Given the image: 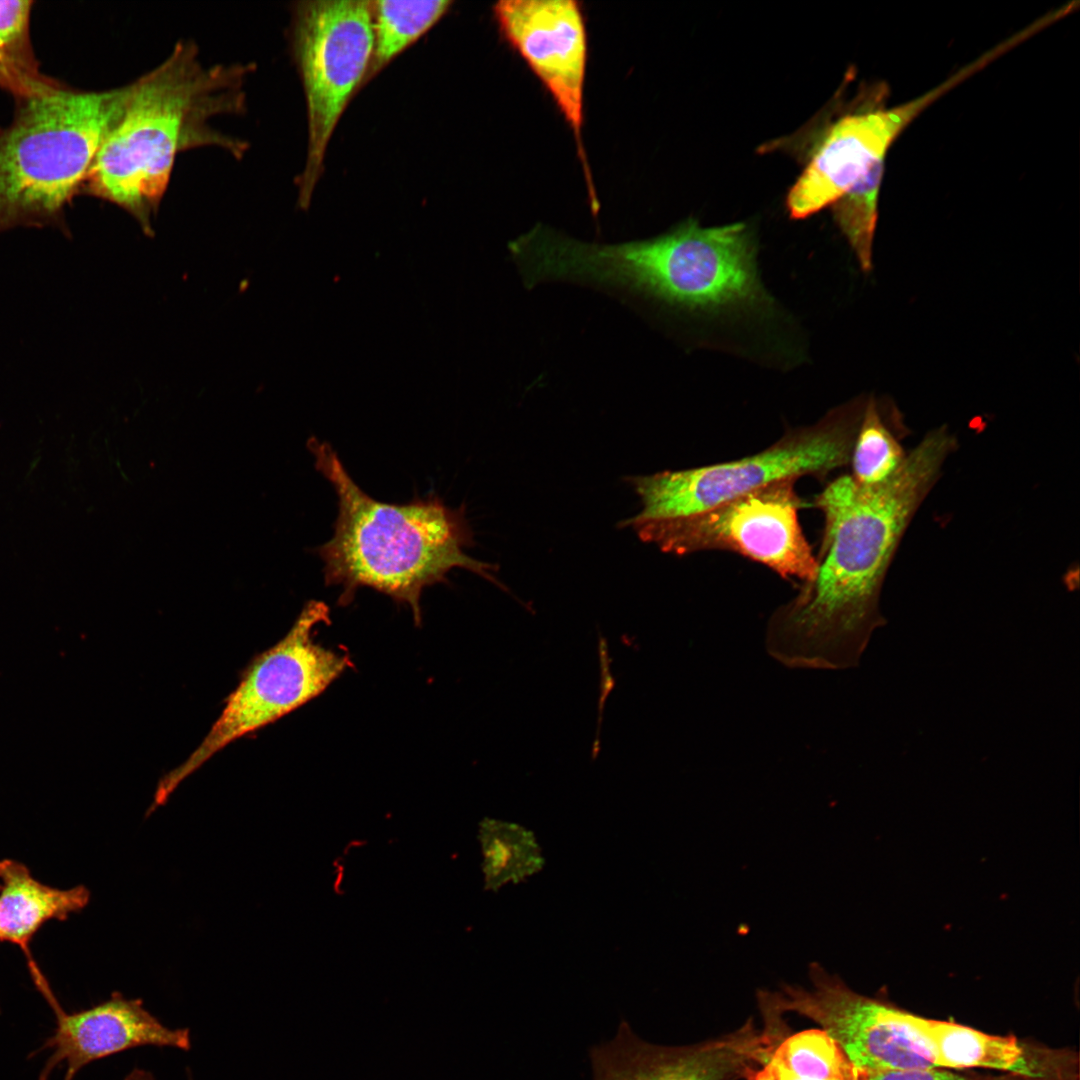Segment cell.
<instances>
[{
    "label": "cell",
    "instance_id": "4fadbf2b",
    "mask_svg": "<svg viewBox=\"0 0 1080 1080\" xmlns=\"http://www.w3.org/2000/svg\"><path fill=\"white\" fill-rule=\"evenodd\" d=\"M777 1038L749 1021L715 1040L662 1046L643 1040L623 1021L610 1040L591 1049L592 1080H740L764 1064Z\"/></svg>",
    "mask_w": 1080,
    "mask_h": 1080
},
{
    "label": "cell",
    "instance_id": "5bb4252c",
    "mask_svg": "<svg viewBox=\"0 0 1080 1080\" xmlns=\"http://www.w3.org/2000/svg\"><path fill=\"white\" fill-rule=\"evenodd\" d=\"M42 994L52 1007L56 1025L37 1050L51 1051L38 1080H48L61 1066H65L63 1080H74L86 1065L138 1047L191 1049L190 1030L165 1026L140 998L128 999L115 991L97 1005L68 1013L51 989Z\"/></svg>",
    "mask_w": 1080,
    "mask_h": 1080
},
{
    "label": "cell",
    "instance_id": "44dd1931",
    "mask_svg": "<svg viewBox=\"0 0 1080 1080\" xmlns=\"http://www.w3.org/2000/svg\"><path fill=\"white\" fill-rule=\"evenodd\" d=\"M31 5V1H0V86L21 98L55 84L40 74L32 55Z\"/></svg>",
    "mask_w": 1080,
    "mask_h": 1080
},
{
    "label": "cell",
    "instance_id": "5b68a950",
    "mask_svg": "<svg viewBox=\"0 0 1080 1080\" xmlns=\"http://www.w3.org/2000/svg\"><path fill=\"white\" fill-rule=\"evenodd\" d=\"M129 85L78 91L56 84L26 97L0 131V232L54 226L83 187L94 158L120 118Z\"/></svg>",
    "mask_w": 1080,
    "mask_h": 1080
},
{
    "label": "cell",
    "instance_id": "3957f363",
    "mask_svg": "<svg viewBox=\"0 0 1080 1080\" xmlns=\"http://www.w3.org/2000/svg\"><path fill=\"white\" fill-rule=\"evenodd\" d=\"M252 64L205 66L192 41L129 85L123 112L99 148L82 189L128 212L149 236L179 153L214 146L241 158L247 142L216 129L241 114Z\"/></svg>",
    "mask_w": 1080,
    "mask_h": 1080
},
{
    "label": "cell",
    "instance_id": "cb8c5ba5",
    "mask_svg": "<svg viewBox=\"0 0 1080 1080\" xmlns=\"http://www.w3.org/2000/svg\"><path fill=\"white\" fill-rule=\"evenodd\" d=\"M188 1080H193L192 1072L187 1068ZM124 1080H156L154 1075L143 1068L134 1067L124 1078Z\"/></svg>",
    "mask_w": 1080,
    "mask_h": 1080
},
{
    "label": "cell",
    "instance_id": "9c48e42d",
    "mask_svg": "<svg viewBox=\"0 0 1080 1080\" xmlns=\"http://www.w3.org/2000/svg\"><path fill=\"white\" fill-rule=\"evenodd\" d=\"M774 482L709 509L631 528L664 553L720 550L739 554L786 580H809L816 560L799 522L795 483Z\"/></svg>",
    "mask_w": 1080,
    "mask_h": 1080
},
{
    "label": "cell",
    "instance_id": "7a4b0ae2",
    "mask_svg": "<svg viewBox=\"0 0 1080 1080\" xmlns=\"http://www.w3.org/2000/svg\"><path fill=\"white\" fill-rule=\"evenodd\" d=\"M524 270L535 287L590 288L646 316L766 300L744 223L702 227L687 219L660 235L616 243L583 241L543 226L527 242Z\"/></svg>",
    "mask_w": 1080,
    "mask_h": 1080
},
{
    "label": "cell",
    "instance_id": "7402d4cb",
    "mask_svg": "<svg viewBox=\"0 0 1080 1080\" xmlns=\"http://www.w3.org/2000/svg\"><path fill=\"white\" fill-rule=\"evenodd\" d=\"M884 161L877 162L832 206L833 219L852 248L861 269H872L878 195Z\"/></svg>",
    "mask_w": 1080,
    "mask_h": 1080
},
{
    "label": "cell",
    "instance_id": "7c38bea8",
    "mask_svg": "<svg viewBox=\"0 0 1080 1080\" xmlns=\"http://www.w3.org/2000/svg\"><path fill=\"white\" fill-rule=\"evenodd\" d=\"M505 39L548 90L581 143L587 33L580 3L573 0H503L493 7Z\"/></svg>",
    "mask_w": 1080,
    "mask_h": 1080
},
{
    "label": "cell",
    "instance_id": "ba28073f",
    "mask_svg": "<svg viewBox=\"0 0 1080 1080\" xmlns=\"http://www.w3.org/2000/svg\"><path fill=\"white\" fill-rule=\"evenodd\" d=\"M292 49L308 118V149L298 203L309 206L332 133L354 91L367 78L374 51L372 1L297 4Z\"/></svg>",
    "mask_w": 1080,
    "mask_h": 1080
},
{
    "label": "cell",
    "instance_id": "d6986e66",
    "mask_svg": "<svg viewBox=\"0 0 1080 1080\" xmlns=\"http://www.w3.org/2000/svg\"><path fill=\"white\" fill-rule=\"evenodd\" d=\"M478 840L485 890L495 892L508 883H519L544 867L545 858L534 833L520 824L484 818L479 823Z\"/></svg>",
    "mask_w": 1080,
    "mask_h": 1080
},
{
    "label": "cell",
    "instance_id": "2e32d148",
    "mask_svg": "<svg viewBox=\"0 0 1080 1080\" xmlns=\"http://www.w3.org/2000/svg\"><path fill=\"white\" fill-rule=\"evenodd\" d=\"M0 941L20 947L26 956L32 977L41 972L29 944L46 922L66 920L82 910L90 900L84 886L58 889L36 880L22 863L0 860Z\"/></svg>",
    "mask_w": 1080,
    "mask_h": 1080
},
{
    "label": "cell",
    "instance_id": "6da1fadb",
    "mask_svg": "<svg viewBox=\"0 0 1080 1080\" xmlns=\"http://www.w3.org/2000/svg\"><path fill=\"white\" fill-rule=\"evenodd\" d=\"M953 453L946 436L930 431L881 485L860 487L848 474L815 496L824 519L815 571L768 620L773 658L790 668L859 664L873 632L886 623L880 598L898 546Z\"/></svg>",
    "mask_w": 1080,
    "mask_h": 1080
},
{
    "label": "cell",
    "instance_id": "52a82bcc",
    "mask_svg": "<svg viewBox=\"0 0 1080 1080\" xmlns=\"http://www.w3.org/2000/svg\"><path fill=\"white\" fill-rule=\"evenodd\" d=\"M329 612L324 602L308 601L288 633L255 658L202 742L160 780L150 812L214 754L312 700L352 666L344 651L314 639L316 627L330 622Z\"/></svg>",
    "mask_w": 1080,
    "mask_h": 1080
},
{
    "label": "cell",
    "instance_id": "30bf717a",
    "mask_svg": "<svg viewBox=\"0 0 1080 1080\" xmlns=\"http://www.w3.org/2000/svg\"><path fill=\"white\" fill-rule=\"evenodd\" d=\"M811 986L783 985L760 992L767 1020L793 1012L820 1025L851 1064L867 1075L906 1069L937 1068L911 1039L900 1009L850 989L822 966H810Z\"/></svg>",
    "mask_w": 1080,
    "mask_h": 1080
},
{
    "label": "cell",
    "instance_id": "ac0fdd59",
    "mask_svg": "<svg viewBox=\"0 0 1080 1080\" xmlns=\"http://www.w3.org/2000/svg\"><path fill=\"white\" fill-rule=\"evenodd\" d=\"M762 1066L771 1080L866 1079L822 1029L798 1032L777 1042Z\"/></svg>",
    "mask_w": 1080,
    "mask_h": 1080
},
{
    "label": "cell",
    "instance_id": "8992f818",
    "mask_svg": "<svg viewBox=\"0 0 1080 1080\" xmlns=\"http://www.w3.org/2000/svg\"><path fill=\"white\" fill-rule=\"evenodd\" d=\"M867 398L829 410L812 425L785 432L762 451L700 467L629 477L641 509L624 527L678 518L737 498L774 482L825 479L849 465Z\"/></svg>",
    "mask_w": 1080,
    "mask_h": 1080
},
{
    "label": "cell",
    "instance_id": "8fae6325",
    "mask_svg": "<svg viewBox=\"0 0 1080 1080\" xmlns=\"http://www.w3.org/2000/svg\"><path fill=\"white\" fill-rule=\"evenodd\" d=\"M968 75L960 71L940 86L887 110L854 112L825 133L807 166L791 187L786 206L792 219H805L831 207L885 154L902 130L930 103Z\"/></svg>",
    "mask_w": 1080,
    "mask_h": 1080
},
{
    "label": "cell",
    "instance_id": "ffe728a7",
    "mask_svg": "<svg viewBox=\"0 0 1080 1080\" xmlns=\"http://www.w3.org/2000/svg\"><path fill=\"white\" fill-rule=\"evenodd\" d=\"M451 4L449 0L372 1L374 51L368 74L375 75L419 39Z\"/></svg>",
    "mask_w": 1080,
    "mask_h": 1080
},
{
    "label": "cell",
    "instance_id": "603a6c76",
    "mask_svg": "<svg viewBox=\"0 0 1080 1080\" xmlns=\"http://www.w3.org/2000/svg\"><path fill=\"white\" fill-rule=\"evenodd\" d=\"M865 1080H1021L1015 1076L972 1077L952 1072L946 1068L891 1070L873 1073Z\"/></svg>",
    "mask_w": 1080,
    "mask_h": 1080
},
{
    "label": "cell",
    "instance_id": "9a60e30c",
    "mask_svg": "<svg viewBox=\"0 0 1080 1080\" xmlns=\"http://www.w3.org/2000/svg\"><path fill=\"white\" fill-rule=\"evenodd\" d=\"M902 1018L915 1043L937 1068H986L1021 1080H1079L1078 1058L1070 1051L1039 1047L906 1011Z\"/></svg>",
    "mask_w": 1080,
    "mask_h": 1080
},
{
    "label": "cell",
    "instance_id": "277c9868",
    "mask_svg": "<svg viewBox=\"0 0 1080 1080\" xmlns=\"http://www.w3.org/2000/svg\"><path fill=\"white\" fill-rule=\"evenodd\" d=\"M308 448L338 498L334 533L317 553L325 584L341 587L340 605L353 601L358 588L369 587L409 606L420 623L423 590L447 583L455 568L505 588L494 565L466 553L473 531L464 506L451 508L434 494L402 504L375 500L355 483L329 443L312 437Z\"/></svg>",
    "mask_w": 1080,
    "mask_h": 1080
},
{
    "label": "cell",
    "instance_id": "e0dca14e",
    "mask_svg": "<svg viewBox=\"0 0 1080 1080\" xmlns=\"http://www.w3.org/2000/svg\"><path fill=\"white\" fill-rule=\"evenodd\" d=\"M901 415L891 402L867 398L855 437L849 474L860 487H875L887 481L906 457L899 437L905 436Z\"/></svg>",
    "mask_w": 1080,
    "mask_h": 1080
},
{
    "label": "cell",
    "instance_id": "d4e9b609",
    "mask_svg": "<svg viewBox=\"0 0 1080 1080\" xmlns=\"http://www.w3.org/2000/svg\"><path fill=\"white\" fill-rule=\"evenodd\" d=\"M753 1080H771V1079L766 1074V1072L763 1069H761L758 1073L755 1074Z\"/></svg>",
    "mask_w": 1080,
    "mask_h": 1080
}]
</instances>
